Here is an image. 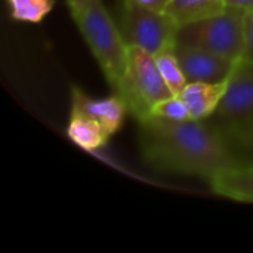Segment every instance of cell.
Listing matches in <instances>:
<instances>
[{"label":"cell","mask_w":253,"mask_h":253,"mask_svg":"<svg viewBox=\"0 0 253 253\" xmlns=\"http://www.w3.org/2000/svg\"><path fill=\"white\" fill-rule=\"evenodd\" d=\"M138 123L142 159L156 170L211 179L240 165L224 136L208 123L153 116Z\"/></svg>","instance_id":"cell-1"},{"label":"cell","mask_w":253,"mask_h":253,"mask_svg":"<svg viewBox=\"0 0 253 253\" xmlns=\"http://www.w3.org/2000/svg\"><path fill=\"white\" fill-rule=\"evenodd\" d=\"M74 21L96 58L108 84L117 93L127 61V44L120 28L107 12L102 0H90Z\"/></svg>","instance_id":"cell-2"},{"label":"cell","mask_w":253,"mask_h":253,"mask_svg":"<svg viewBox=\"0 0 253 253\" xmlns=\"http://www.w3.org/2000/svg\"><path fill=\"white\" fill-rule=\"evenodd\" d=\"M116 95L125 101L127 111L138 122L150 117L151 108L157 102L173 96L154 55L139 46H127L126 70Z\"/></svg>","instance_id":"cell-3"},{"label":"cell","mask_w":253,"mask_h":253,"mask_svg":"<svg viewBox=\"0 0 253 253\" xmlns=\"http://www.w3.org/2000/svg\"><path fill=\"white\" fill-rule=\"evenodd\" d=\"M246 9L228 6L222 13L178 28L176 42L197 46L231 61H240L245 52Z\"/></svg>","instance_id":"cell-4"},{"label":"cell","mask_w":253,"mask_h":253,"mask_svg":"<svg viewBox=\"0 0 253 253\" xmlns=\"http://www.w3.org/2000/svg\"><path fill=\"white\" fill-rule=\"evenodd\" d=\"M119 28L127 46H139L156 56L175 49L179 25L166 10L122 0Z\"/></svg>","instance_id":"cell-5"},{"label":"cell","mask_w":253,"mask_h":253,"mask_svg":"<svg viewBox=\"0 0 253 253\" xmlns=\"http://www.w3.org/2000/svg\"><path fill=\"white\" fill-rule=\"evenodd\" d=\"M253 117V62L240 59L230 76L227 92L218 110L205 120L225 135Z\"/></svg>","instance_id":"cell-6"},{"label":"cell","mask_w":253,"mask_h":253,"mask_svg":"<svg viewBox=\"0 0 253 253\" xmlns=\"http://www.w3.org/2000/svg\"><path fill=\"white\" fill-rule=\"evenodd\" d=\"M173 53L184 71L187 82H224L230 79L236 67V61L227 59L206 49L178 42L175 44Z\"/></svg>","instance_id":"cell-7"},{"label":"cell","mask_w":253,"mask_h":253,"mask_svg":"<svg viewBox=\"0 0 253 253\" xmlns=\"http://www.w3.org/2000/svg\"><path fill=\"white\" fill-rule=\"evenodd\" d=\"M71 107L99 122L110 136L122 127L125 116L129 113L125 101L119 95L114 93L110 98L95 99L77 86L71 87Z\"/></svg>","instance_id":"cell-8"},{"label":"cell","mask_w":253,"mask_h":253,"mask_svg":"<svg viewBox=\"0 0 253 253\" xmlns=\"http://www.w3.org/2000/svg\"><path fill=\"white\" fill-rule=\"evenodd\" d=\"M228 82L230 79L218 83L188 82L178 96L185 102L193 120L205 122L218 110L227 92Z\"/></svg>","instance_id":"cell-9"},{"label":"cell","mask_w":253,"mask_h":253,"mask_svg":"<svg viewBox=\"0 0 253 253\" xmlns=\"http://www.w3.org/2000/svg\"><path fill=\"white\" fill-rule=\"evenodd\" d=\"M212 191L242 203L253 205V163H240L209 179Z\"/></svg>","instance_id":"cell-10"},{"label":"cell","mask_w":253,"mask_h":253,"mask_svg":"<svg viewBox=\"0 0 253 253\" xmlns=\"http://www.w3.org/2000/svg\"><path fill=\"white\" fill-rule=\"evenodd\" d=\"M67 135L76 145L87 151L99 150L110 139V135L105 132L99 122L73 107L70 113Z\"/></svg>","instance_id":"cell-11"},{"label":"cell","mask_w":253,"mask_h":253,"mask_svg":"<svg viewBox=\"0 0 253 253\" xmlns=\"http://www.w3.org/2000/svg\"><path fill=\"white\" fill-rule=\"evenodd\" d=\"M227 7V0H170L165 10L179 27H182L219 15Z\"/></svg>","instance_id":"cell-12"},{"label":"cell","mask_w":253,"mask_h":253,"mask_svg":"<svg viewBox=\"0 0 253 253\" xmlns=\"http://www.w3.org/2000/svg\"><path fill=\"white\" fill-rule=\"evenodd\" d=\"M10 6V15L16 21L22 22H40L52 9L53 0H7Z\"/></svg>","instance_id":"cell-13"},{"label":"cell","mask_w":253,"mask_h":253,"mask_svg":"<svg viewBox=\"0 0 253 253\" xmlns=\"http://www.w3.org/2000/svg\"><path fill=\"white\" fill-rule=\"evenodd\" d=\"M154 58L157 61L159 70H160L165 82L168 83L169 89L172 90L173 95L178 96L188 82H187V79L184 76V71H182L179 62H178L173 50L162 52V53L156 55Z\"/></svg>","instance_id":"cell-14"},{"label":"cell","mask_w":253,"mask_h":253,"mask_svg":"<svg viewBox=\"0 0 253 253\" xmlns=\"http://www.w3.org/2000/svg\"><path fill=\"white\" fill-rule=\"evenodd\" d=\"M153 117H159V119H165V120H176V122H182V120H190V111L185 105V102L173 95L170 98H166L160 102H157L153 108H151V114Z\"/></svg>","instance_id":"cell-15"},{"label":"cell","mask_w":253,"mask_h":253,"mask_svg":"<svg viewBox=\"0 0 253 253\" xmlns=\"http://www.w3.org/2000/svg\"><path fill=\"white\" fill-rule=\"evenodd\" d=\"M224 139L240 163H253V130L225 135Z\"/></svg>","instance_id":"cell-16"},{"label":"cell","mask_w":253,"mask_h":253,"mask_svg":"<svg viewBox=\"0 0 253 253\" xmlns=\"http://www.w3.org/2000/svg\"><path fill=\"white\" fill-rule=\"evenodd\" d=\"M248 62H253V10H246L245 21V52L243 58Z\"/></svg>","instance_id":"cell-17"},{"label":"cell","mask_w":253,"mask_h":253,"mask_svg":"<svg viewBox=\"0 0 253 253\" xmlns=\"http://www.w3.org/2000/svg\"><path fill=\"white\" fill-rule=\"evenodd\" d=\"M90 3V0H67V4L70 7L73 19L79 18V15L86 9V6Z\"/></svg>","instance_id":"cell-18"},{"label":"cell","mask_w":253,"mask_h":253,"mask_svg":"<svg viewBox=\"0 0 253 253\" xmlns=\"http://www.w3.org/2000/svg\"><path fill=\"white\" fill-rule=\"evenodd\" d=\"M136 1H139V3H142V4H145L148 7L157 9V10H165L170 0H136Z\"/></svg>","instance_id":"cell-19"},{"label":"cell","mask_w":253,"mask_h":253,"mask_svg":"<svg viewBox=\"0 0 253 253\" xmlns=\"http://www.w3.org/2000/svg\"><path fill=\"white\" fill-rule=\"evenodd\" d=\"M228 6H237L246 10H253V0H227Z\"/></svg>","instance_id":"cell-20"},{"label":"cell","mask_w":253,"mask_h":253,"mask_svg":"<svg viewBox=\"0 0 253 253\" xmlns=\"http://www.w3.org/2000/svg\"><path fill=\"white\" fill-rule=\"evenodd\" d=\"M248 130H253V117L252 119H249L248 122H245L242 126H239L237 129H234V130H231V132H228V133H225V135H231V133H237V132H248ZM225 135H222V136H225Z\"/></svg>","instance_id":"cell-21"}]
</instances>
